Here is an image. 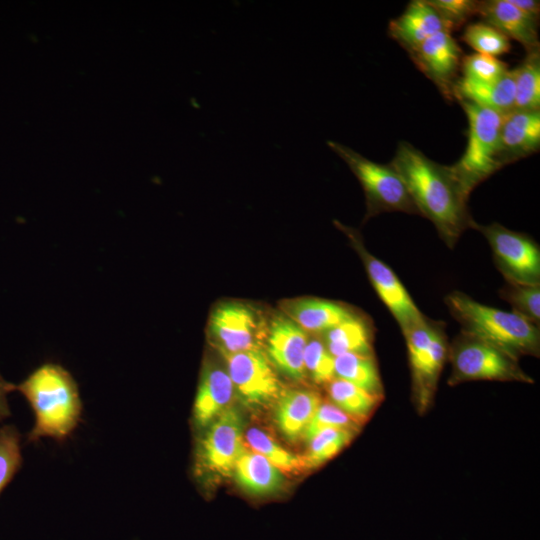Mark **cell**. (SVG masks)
I'll list each match as a JSON object with an SVG mask.
<instances>
[{
	"label": "cell",
	"instance_id": "cell-1",
	"mask_svg": "<svg viewBox=\"0 0 540 540\" xmlns=\"http://www.w3.org/2000/svg\"><path fill=\"white\" fill-rule=\"evenodd\" d=\"M401 177L418 214L435 226L439 237L453 248L475 220L469 213L468 198L450 166L439 164L412 144L401 141L390 163Z\"/></svg>",
	"mask_w": 540,
	"mask_h": 540
},
{
	"label": "cell",
	"instance_id": "cell-2",
	"mask_svg": "<svg viewBox=\"0 0 540 540\" xmlns=\"http://www.w3.org/2000/svg\"><path fill=\"white\" fill-rule=\"evenodd\" d=\"M15 391L26 399L34 415L27 436L29 442L42 438L62 441L77 428L83 404L76 381L61 365L39 366L21 383L15 384Z\"/></svg>",
	"mask_w": 540,
	"mask_h": 540
},
{
	"label": "cell",
	"instance_id": "cell-3",
	"mask_svg": "<svg viewBox=\"0 0 540 540\" xmlns=\"http://www.w3.org/2000/svg\"><path fill=\"white\" fill-rule=\"evenodd\" d=\"M444 302L461 331L499 348L511 357L539 355L540 330L519 315L481 304L460 291Z\"/></svg>",
	"mask_w": 540,
	"mask_h": 540
},
{
	"label": "cell",
	"instance_id": "cell-4",
	"mask_svg": "<svg viewBox=\"0 0 540 540\" xmlns=\"http://www.w3.org/2000/svg\"><path fill=\"white\" fill-rule=\"evenodd\" d=\"M468 119V140L462 157L450 166L464 194L503 167L499 132L502 116L467 100H458Z\"/></svg>",
	"mask_w": 540,
	"mask_h": 540
},
{
	"label": "cell",
	"instance_id": "cell-5",
	"mask_svg": "<svg viewBox=\"0 0 540 540\" xmlns=\"http://www.w3.org/2000/svg\"><path fill=\"white\" fill-rule=\"evenodd\" d=\"M327 144L347 164L362 186L366 201L363 222L386 212L419 215L404 182L390 164L371 161L335 141Z\"/></svg>",
	"mask_w": 540,
	"mask_h": 540
},
{
	"label": "cell",
	"instance_id": "cell-6",
	"mask_svg": "<svg viewBox=\"0 0 540 540\" xmlns=\"http://www.w3.org/2000/svg\"><path fill=\"white\" fill-rule=\"evenodd\" d=\"M448 357L452 364L451 384L474 380L532 382L517 359L462 331L449 344Z\"/></svg>",
	"mask_w": 540,
	"mask_h": 540
},
{
	"label": "cell",
	"instance_id": "cell-7",
	"mask_svg": "<svg viewBox=\"0 0 540 540\" xmlns=\"http://www.w3.org/2000/svg\"><path fill=\"white\" fill-rule=\"evenodd\" d=\"M445 323L424 317L403 335L412 373L413 392L425 406L433 397L442 368L448 358L449 343Z\"/></svg>",
	"mask_w": 540,
	"mask_h": 540
},
{
	"label": "cell",
	"instance_id": "cell-8",
	"mask_svg": "<svg viewBox=\"0 0 540 540\" xmlns=\"http://www.w3.org/2000/svg\"><path fill=\"white\" fill-rule=\"evenodd\" d=\"M473 229L488 241L494 263L505 282L540 284V246L531 236L496 222L480 225L475 221Z\"/></svg>",
	"mask_w": 540,
	"mask_h": 540
},
{
	"label": "cell",
	"instance_id": "cell-9",
	"mask_svg": "<svg viewBox=\"0 0 540 540\" xmlns=\"http://www.w3.org/2000/svg\"><path fill=\"white\" fill-rule=\"evenodd\" d=\"M335 226L349 239L360 257L368 279L376 294L397 321L402 334L419 322L424 314L419 310L395 272L383 261L372 255L365 247L359 231L337 220Z\"/></svg>",
	"mask_w": 540,
	"mask_h": 540
},
{
	"label": "cell",
	"instance_id": "cell-10",
	"mask_svg": "<svg viewBox=\"0 0 540 540\" xmlns=\"http://www.w3.org/2000/svg\"><path fill=\"white\" fill-rule=\"evenodd\" d=\"M205 428L196 449V474L229 475L238 458L246 451L240 413L228 407Z\"/></svg>",
	"mask_w": 540,
	"mask_h": 540
},
{
	"label": "cell",
	"instance_id": "cell-11",
	"mask_svg": "<svg viewBox=\"0 0 540 540\" xmlns=\"http://www.w3.org/2000/svg\"><path fill=\"white\" fill-rule=\"evenodd\" d=\"M266 329L259 311L241 301L221 302L211 311L208 320V333L221 353L259 349Z\"/></svg>",
	"mask_w": 540,
	"mask_h": 540
},
{
	"label": "cell",
	"instance_id": "cell-12",
	"mask_svg": "<svg viewBox=\"0 0 540 540\" xmlns=\"http://www.w3.org/2000/svg\"><path fill=\"white\" fill-rule=\"evenodd\" d=\"M222 354L234 389L245 403L264 405L278 398L280 381L260 349Z\"/></svg>",
	"mask_w": 540,
	"mask_h": 540
},
{
	"label": "cell",
	"instance_id": "cell-13",
	"mask_svg": "<svg viewBox=\"0 0 540 540\" xmlns=\"http://www.w3.org/2000/svg\"><path fill=\"white\" fill-rule=\"evenodd\" d=\"M408 54L418 69L436 84L445 98L451 100L462 61L461 48L451 32L436 33Z\"/></svg>",
	"mask_w": 540,
	"mask_h": 540
},
{
	"label": "cell",
	"instance_id": "cell-14",
	"mask_svg": "<svg viewBox=\"0 0 540 540\" xmlns=\"http://www.w3.org/2000/svg\"><path fill=\"white\" fill-rule=\"evenodd\" d=\"M309 336L283 313L267 324L265 345L271 364L292 379L306 377L304 352Z\"/></svg>",
	"mask_w": 540,
	"mask_h": 540
},
{
	"label": "cell",
	"instance_id": "cell-15",
	"mask_svg": "<svg viewBox=\"0 0 540 540\" xmlns=\"http://www.w3.org/2000/svg\"><path fill=\"white\" fill-rule=\"evenodd\" d=\"M283 314L307 333L321 335L361 311L339 302L318 297H300L281 304Z\"/></svg>",
	"mask_w": 540,
	"mask_h": 540
},
{
	"label": "cell",
	"instance_id": "cell-16",
	"mask_svg": "<svg viewBox=\"0 0 540 540\" xmlns=\"http://www.w3.org/2000/svg\"><path fill=\"white\" fill-rule=\"evenodd\" d=\"M499 142L503 166L537 152L540 147V109L512 110L503 115Z\"/></svg>",
	"mask_w": 540,
	"mask_h": 540
},
{
	"label": "cell",
	"instance_id": "cell-17",
	"mask_svg": "<svg viewBox=\"0 0 540 540\" xmlns=\"http://www.w3.org/2000/svg\"><path fill=\"white\" fill-rule=\"evenodd\" d=\"M476 14L509 40L522 44L528 53L539 50L538 22L521 12L509 0L478 1Z\"/></svg>",
	"mask_w": 540,
	"mask_h": 540
},
{
	"label": "cell",
	"instance_id": "cell-18",
	"mask_svg": "<svg viewBox=\"0 0 540 540\" xmlns=\"http://www.w3.org/2000/svg\"><path fill=\"white\" fill-rule=\"evenodd\" d=\"M235 389L227 370L212 364L203 367L193 405L196 427L205 428L229 407Z\"/></svg>",
	"mask_w": 540,
	"mask_h": 540
},
{
	"label": "cell",
	"instance_id": "cell-19",
	"mask_svg": "<svg viewBox=\"0 0 540 540\" xmlns=\"http://www.w3.org/2000/svg\"><path fill=\"white\" fill-rule=\"evenodd\" d=\"M441 31L448 30L438 13L426 0L411 1L405 11L391 20L388 26L390 37L408 53Z\"/></svg>",
	"mask_w": 540,
	"mask_h": 540
},
{
	"label": "cell",
	"instance_id": "cell-20",
	"mask_svg": "<svg viewBox=\"0 0 540 540\" xmlns=\"http://www.w3.org/2000/svg\"><path fill=\"white\" fill-rule=\"evenodd\" d=\"M453 97L505 115L514 109L515 71L509 69L503 77L488 83L460 78L454 84Z\"/></svg>",
	"mask_w": 540,
	"mask_h": 540
},
{
	"label": "cell",
	"instance_id": "cell-21",
	"mask_svg": "<svg viewBox=\"0 0 540 540\" xmlns=\"http://www.w3.org/2000/svg\"><path fill=\"white\" fill-rule=\"evenodd\" d=\"M321 404L319 396L310 390L282 391L276 399L275 420L279 430L290 440H297Z\"/></svg>",
	"mask_w": 540,
	"mask_h": 540
},
{
	"label": "cell",
	"instance_id": "cell-22",
	"mask_svg": "<svg viewBox=\"0 0 540 540\" xmlns=\"http://www.w3.org/2000/svg\"><path fill=\"white\" fill-rule=\"evenodd\" d=\"M375 328L361 312L319 335L332 356L355 353L373 355Z\"/></svg>",
	"mask_w": 540,
	"mask_h": 540
},
{
	"label": "cell",
	"instance_id": "cell-23",
	"mask_svg": "<svg viewBox=\"0 0 540 540\" xmlns=\"http://www.w3.org/2000/svg\"><path fill=\"white\" fill-rule=\"evenodd\" d=\"M233 472L239 486L253 495L274 493L283 483L280 470L256 452L245 451L236 461Z\"/></svg>",
	"mask_w": 540,
	"mask_h": 540
},
{
	"label": "cell",
	"instance_id": "cell-24",
	"mask_svg": "<svg viewBox=\"0 0 540 540\" xmlns=\"http://www.w3.org/2000/svg\"><path fill=\"white\" fill-rule=\"evenodd\" d=\"M334 369L335 378L346 380L369 393L383 397V386L373 355H339L334 357Z\"/></svg>",
	"mask_w": 540,
	"mask_h": 540
},
{
	"label": "cell",
	"instance_id": "cell-25",
	"mask_svg": "<svg viewBox=\"0 0 540 540\" xmlns=\"http://www.w3.org/2000/svg\"><path fill=\"white\" fill-rule=\"evenodd\" d=\"M515 71L513 110H538L540 107V54L529 52Z\"/></svg>",
	"mask_w": 540,
	"mask_h": 540
},
{
	"label": "cell",
	"instance_id": "cell-26",
	"mask_svg": "<svg viewBox=\"0 0 540 540\" xmlns=\"http://www.w3.org/2000/svg\"><path fill=\"white\" fill-rule=\"evenodd\" d=\"M328 393L333 404L350 417H366L382 398L340 378L328 383Z\"/></svg>",
	"mask_w": 540,
	"mask_h": 540
},
{
	"label": "cell",
	"instance_id": "cell-27",
	"mask_svg": "<svg viewBox=\"0 0 540 540\" xmlns=\"http://www.w3.org/2000/svg\"><path fill=\"white\" fill-rule=\"evenodd\" d=\"M352 430L327 428L308 440L303 465L316 467L340 452L352 439Z\"/></svg>",
	"mask_w": 540,
	"mask_h": 540
},
{
	"label": "cell",
	"instance_id": "cell-28",
	"mask_svg": "<svg viewBox=\"0 0 540 540\" xmlns=\"http://www.w3.org/2000/svg\"><path fill=\"white\" fill-rule=\"evenodd\" d=\"M499 296L508 302L512 312L531 322L540 324V284H517L505 282Z\"/></svg>",
	"mask_w": 540,
	"mask_h": 540
},
{
	"label": "cell",
	"instance_id": "cell-29",
	"mask_svg": "<svg viewBox=\"0 0 540 540\" xmlns=\"http://www.w3.org/2000/svg\"><path fill=\"white\" fill-rule=\"evenodd\" d=\"M22 465L21 435L14 425L0 424V494Z\"/></svg>",
	"mask_w": 540,
	"mask_h": 540
},
{
	"label": "cell",
	"instance_id": "cell-30",
	"mask_svg": "<svg viewBox=\"0 0 540 540\" xmlns=\"http://www.w3.org/2000/svg\"><path fill=\"white\" fill-rule=\"evenodd\" d=\"M461 40L477 53L496 57L511 49L510 40L500 31L485 22H477L466 27Z\"/></svg>",
	"mask_w": 540,
	"mask_h": 540
},
{
	"label": "cell",
	"instance_id": "cell-31",
	"mask_svg": "<svg viewBox=\"0 0 540 540\" xmlns=\"http://www.w3.org/2000/svg\"><path fill=\"white\" fill-rule=\"evenodd\" d=\"M246 440L254 452L264 456L279 470L292 471L303 466L301 458L282 448L274 439L260 429H249L246 433Z\"/></svg>",
	"mask_w": 540,
	"mask_h": 540
},
{
	"label": "cell",
	"instance_id": "cell-32",
	"mask_svg": "<svg viewBox=\"0 0 540 540\" xmlns=\"http://www.w3.org/2000/svg\"><path fill=\"white\" fill-rule=\"evenodd\" d=\"M304 367L306 375L316 384H328L335 378L334 356L320 336L308 339L304 352Z\"/></svg>",
	"mask_w": 540,
	"mask_h": 540
},
{
	"label": "cell",
	"instance_id": "cell-33",
	"mask_svg": "<svg viewBox=\"0 0 540 540\" xmlns=\"http://www.w3.org/2000/svg\"><path fill=\"white\" fill-rule=\"evenodd\" d=\"M463 76L474 82H494L508 72V65L497 57L475 53L462 58Z\"/></svg>",
	"mask_w": 540,
	"mask_h": 540
},
{
	"label": "cell",
	"instance_id": "cell-34",
	"mask_svg": "<svg viewBox=\"0 0 540 540\" xmlns=\"http://www.w3.org/2000/svg\"><path fill=\"white\" fill-rule=\"evenodd\" d=\"M426 2L438 13L450 32L476 14L478 3L474 0H426Z\"/></svg>",
	"mask_w": 540,
	"mask_h": 540
},
{
	"label": "cell",
	"instance_id": "cell-35",
	"mask_svg": "<svg viewBox=\"0 0 540 540\" xmlns=\"http://www.w3.org/2000/svg\"><path fill=\"white\" fill-rule=\"evenodd\" d=\"M352 425L351 417L334 404L321 403L307 425L303 436L308 441L321 430L327 428L351 430Z\"/></svg>",
	"mask_w": 540,
	"mask_h": 540
},
{
	"label": "cell",
	"instance_id": "cell-36",
	"mask_svg": "<svg viewBox=\"0 0 540 540\" xmlns=\"http://www.w3.org/2000/svg\"><path fill=\"white\" fill-rule=\"evenodd\" d=\"M15 391V384L8 382L0 373V424L11 415L8 395Z\"/></svg>",
	"mask_w": 540,
	"mask_h": 540
},
{
	"label": "cell",
	"instance_id": "cell-37",
	"mask_svg": "<svg viewBox=\"0 0 540 540\" xmlns=\"http://www.w3.org/2000/svg\"><path fill=\"white\" fill-rule=\"evenodd\" d=\"M521 12L538 22L540 15V2L535 0H509Z\"/></svg>",
	"mask_w": 540,
	"mask_h": 540
}]
</instances>
